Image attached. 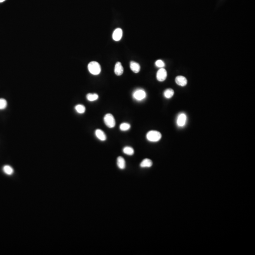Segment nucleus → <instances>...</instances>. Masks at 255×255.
I'll list each match as a JSON object with an SVG mask.
<instances>
[{
  "mask_svg": "<svg viewBox=\"0 0 255 255\" xmlns=\"http://www.w3.org/2000/svg\"><path fill=\"white\" fill-rule=\"evenodd\" d=\"M175 82L179 86L184 87L187 84L186 78L182 76H178L175 79Z\"/></svg>",
  "mask_w": 255,
  "mask_h": 255,
  "instance_id": "obj_8",
  "label": "nucleus"
},
{
  "mask_svg": "<svg viewBox=\"0 0 255 255\" xmlns=\"http://www.w3.org/2000/svg\"><path fill=\"white\" fill-rule=\"evenodd\" d=\"M122 36V30L121 28H117L113 33V38L114 41H120Z\"/></svg>",
  "mask_w": 255,
  "mask_h": 255,
  "instance_id": "obj_7",
  "label": "nucleus"
},
{
  "mask_svg": "<svg viewBox=\"0 0 255 255\" xmlns=\"http://www.w3.org/2000/svg\"><path fill=\"white\" fill-rule=\"evenodd\" d=\"M147 95L143 89H139L136 90L133 93V97L136 100L141 101L146 98Z\"/></svg>",
  "mask_w": 255,
  "mask_h": 255,
  "instance_id": "obj_4",
  "label": "nucleus"
},
{
  "mask_svg": "<svg viewBox=\"0 0 255 255\" xmlns=\"http://www.w3.org/2000/svg\"><path fill=\"white\" fill-rule=\"evenodd\" d=\"M156 66L158 68H163L165 66V63L164 62L161 60H158L156 61L155 63Z\"/></svg>",
  "mask_w": 255,
  "mask_h": 255,
  "instance_id": "obj_21",
  "label": "nucleus"
},
{
  "mask_svg": "<svg viewBox=\"0 0 255 255\" xmlns=\"http://www.w3.org/2000/svg\"><path fill=\"white\" fill-rule=\"evenodd\" d=\"M187 122V116L184 113L179 114L177 119V124L179 127H183L185 125Z\"/></svg>",
  "mask_w": 255,
  "mask_h": 255,
  "instance_id": "obj_5",
  "label": "nucleus"
},
{
  "mask_svg": "<svg viewBox=\"0 0 255 255\" xmlns=\"http://www.w3.org/2000/svg\"><path fill=\"white\" fill-rule=\"evenodd\" d=\"M117 164L120 169L123 170L125 169L126 166L125 161L122 156H119L117 160Z\"/></svg>",
  "mask_w": 255,
  "mask_h": 255,
  "instance_id": "obj_12",
  "label": "nucleus"
},
{
  "mask_svg": "<svg viewBox=\"0 0 255 255\" xmlns=\"http://www.w3.org/2000/svg\"><path fill=\"white\" fill-rule=\"evenodd\" d=\"M75 109L76 112L80 114H82L86 111V108L82 105H78L75 107Z\"/></svg>",
  "mask_w": 255,
  "mask_h": 255,
  "instance_id": "obj_17",
  "label": "nucleus"
},
{
  "mask_svg": "<svg viewBox=\"0 0 255 255\" xmlns=\"http://www.w3.org/2000/svg\"><path fill=\"white\" fill-rule=\"evenodd\" d=\"M104 122L105 125L110 128H113L115 126V119L112 114L107 113L105 116L104 118Z\"/></svg>",
  "mask_w": 255,
  "mask_h": 255,
  "instance_id": "obj_3",
  "label": "nucleus"
},
{
  "mask_svg": "<svg viewBox=\"0 0 255 255\" xmlns=\"http://www.w3.org/2000/svg\"><path fill=\"white\" fill-rule=\"evenodd\" d=\"M130 68L133 72L135 73H139L140 71V66L139 63L135 62H131L130 63Z\"/></svg>",
  "mask_w": 255,
  "mask_h": 255,
  "instance_id": "obj_11",
  "label": "nucleus"
},
{
  "mask_svg": "<svg viewBox=\"0 0 255 255\" xmlns=\"http://www.w3.org/2000/svg\"><path fill=\"white\" fill-rule=\"evenodd\" d=\"M98 95L96 94H91L89 93L87 95V99L90 102L97 100L98 99Z\"/></svg>",
  "mask_w": 255,
  "mask_h": 255,
  "instance_id": "obj_16",
  "label": "nucleus"
},
{
  "mask_svg": "<svg viewBox=\"0 0 255 255\" xmlns=\"http://www.w3.org/2000/svg\"><path fill=\"white\" fill-rule=\"evenodd\" d=\"M2 170L3 172L5 173L6 174L8 175H11L13 173L14 170L13 169L8 165H6L2 168Z\"/></svg>",
  "mask_w": 255,
  "mask_h": 255,
  "instance_id": "obj_14",
  "label": "nucleus"
},
{
  "mask_svg": "<svg viewBox=\"0 0 255 255\" xmlns=\"http://www.w3.org/2000/svg\"><path fill=\"white\" fill-rule=\"evenodd\" d=\"M167 71L164 68H160L157 71L156 78L159 82H164L167 78Z\"/></svg>",
  "mask_w": 255,
  "mask_h": 255,
  "instance_id": "obj_6",
  "label": "nucleus"
},
{
  "mask_svg": "<svg viewBox=\"0 0 255 255\" xmlns=\"http://www.w3.org/2000/svg\"><path fill=\"white\" fill-rule=\"evenodd\" d=\"M5 0H0V2H2L4 1Z\"/></svg>",
  "mask_w": 255,
  "mask_h": 255,
  "instance_id": "obj_22",
  "label": "nucleus"
},
{
  "mask_svg": "<svg viewBox=\"0 0 255 255\" xmlns=\"http://www.w3.org/2000/svg\"><path fill=\"white\" fill-rule=\"evenodd\" d=\"M7 101L4 98H0V110H4L7 107Z\"/></svg>",
  "mask_w": 255,
  "mask_h": 255,
  "instance_id": "obj_20",
  "label": "nucleus"
},
{
  "mask_svg": "<svg viewBox=\"0 0 255 255\" xmlns=\"http://www.w3.org/2000/svg\"><path fill=\"white\" fill-rule=\"evenodd\" d=\"M174 94V92L173 90L171 88L166 89L164 93V96L167 99L172 98Z\"/></svg>",
  "mask_w": 255,
  "mask_h": 255,
  "instance_id": "obj_15",
  "label": "nucleus"
},
{
  "mask_svg": "<svg viewBox=\"0 0 255 255\" xmlns=\"http://www.w3.org/2000/svg\"><path fill=\"white\" fill-rule=\"evenodd\" d=\"M88 69L89 72L94 75L99 74L101 71L100 65L98 62L93 61L88 64Z\"/></svg>",
  "mask_w": 255,
  "mask_h": 255,
  "instance_id": "obj_1",
  "label": "nucleus"
},
{
  "mask_svg": "<svg viewBox=\"0 0 255 255\" xmlns=\"http://www.w3.org/2000/svg\"><path fill=\"white\" fill-rule=\"evenodd\" d=\"M152 165V161L150 159L146 158L141 162L140 166L142 168H146V167H151Z\"/></svg>",
  "mask_w": 255,
  "mask_h": 255,
  "instance_id": "obj_13",
  "label": "nucleus"
},
{
  "mask_svg": "<svg viewBox=\"0 0 255 255\" xmlns=\"http://www.w3.org/2000/svg\"><path fill=\"white\" fill-rule=\"evenodd\" d=\"M130 124L127 123H122L120 126V130L122 131H127L128 130H130Z\"/></svg>",
  "mask_w": 255,
  "mask_h": 255,
  "instance_id": "obj_19",
  "label": "nucleus"
},
{
  "mask_svg": "<svg viewBox=\"0 0 255 255\" xmlns=\"http://www.w3.org/2000/svg\"><path fill=\"white\" fill-rule=\"evenodd\" d=\"M123 68L122 63L120 62H117L116 63L114 68V72L117 76H121L123 73Z\"/></svg>",
  "mask_w": 255,
  "mask_h": 255,
  "instance_id": "obj_9",
  "label": "nucleus"
},
{
  "mask_svg": "<svg viewBox=\"0 0 255 255\" xmlns=\"http://www.w3.org/2000/svg\"><path fill=\"white\" fill-rule=\"evenodd\" d=\"M146 137L148 141L153 142H156L160 140L162 138V135L159 131L151 130L147 133Z\"/></svg>",
  "mask_w": 255,
  "mask_h": 255,
  "instance_id": "obj_2",
  "label": "nucleus"
},
{
  "mask_svg": "<svg viewBox=\"0 0 255 255\" xmlns=\"http://www.w3.org/2000/svg\"><path fill=\"white\" fill-rule=\"evenodd\" d=\"M123 152L126 155L132 156L134 153V150L131 147H126L123 148Z\"/></svg>",
  "mask_w": 255,
  "mask_h": 255,
  "instance_id": "obj_18",
  "label": "nucleus"
},
{
  "mask_svg": "<svg viewBox=\"0 0 255 255\" xmlns=\"http://www.w3.org/2000/svg\"><path fill=\"white\" fill-rule=\"evenodd\" d=\"M95 134L96 137L101 141H105L106 139V135L100 129L96 130L95 131Z\"/></svg>",
  "mask_w": 255,
  "mask_h": 255,
  "instance_id": "obj_10",
  "label": "nucleus"
}]
</instances>
